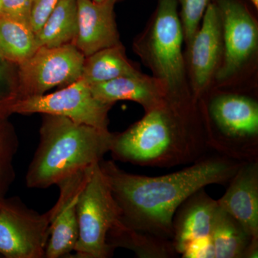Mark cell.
<instances>
[{"instance_id":"6da1fadb","label":"cell","mask_w":258,"mask_h":258,"mask_svg":"<svg viewBox=\"0 0 258 258\" xmlns=\"http://www.w3.org/2000/svg\"><path fill=\"white\" fill-rule=\"evenodd\" d=\"M242 162L217 154L207 156L181 170L159 176L131 174L113 161L102 160L106 176L125 225L172 240L176 210L198 190L230 181Z\"/></svg>"},{"instance_id":"7a4b0ae2","label":"cell","mask_w":258,"mask_h":258,"mask_svg":"<svg viewBox=\"0 0 258 258\" xmlns=\"http://www.w3.org/2000/svg\"><path fill=\"white\" fill-rule=\"evenodd\" d=\"M196 123L187 99L168 96L124 132L113 134L110 152L115 160L134 165L192 164L210 150L205 130Z\"/></svg>"},{"instance_id":"3957f363","label":"cell","mask_w":258,"mask_h":258,"mask_svg":"<svg viewBox=\"0 0 258 258\" xmlns=\"http://www.w3.org/2000/svg\"><path fill=\"white\" fill-rule=\"evenodd\" d=\"M40 142L27 172L26 185L46 189L99 164L110 152L113 134L60 115L42 114Z\"/></svg>"},{"instance_id":"277c9868","label":"cell","mask_w":258,"mask_h":258,"mask_svg":"<svg viewBox=\"0 0 258 258\" xmlns=\"http://www.w3.org/2000/svg\"><path fill=\"white\" fill-rule=\"evenodd\" d=\"M209 149L233 160L258 161V104L249 97L222 94L205 108Z\"/></svg>"},{"instance_id":"5b68a950","label":"cell","mask_w":258,"mask_h":258,"mask_svg":"<svg viewBox=\"0 0 258 258\" xmlns=\"http://www.w3.org/2000/svg\"><path fill=\"white\" fill-rule=\"evenodd\" d=\"M79 237L74 252L77 258H108L115 249L107 235L120 220V210L99 164L93 166L76 204Z\"/></svg>"},{"instance_id":"8992f818","label":"cell","mask_w":258,"mask_h":258,"mask_svg":"<svg viewBox=\"0 0 258 258\" xmlns=\"http://www.w3.org/2000/svg\"><path fill=\"white\" fill-rule=\"evenodd\" d=\"M182 25L177 12V0H158L155 18L147 42V54L158 79L169 96H181L184 80Z\"/></svg>"},{"instance_id":"52a82bcc","label":"cell","mask_w":258,"mask_h":258,"mask_svg":"<svg viewBox=\"0 0 258 258\" xmlns=\"http://www.w3.org/2000/svg\"><path fill=\"white\" fill-rule=\"evenodd\" d=\"M85 56L74 44L40 47L18 66L19 100L45 94L81 79Z\"/></svg>"},{"instance_id":"ba28073f","label":"cell","mask_w":258,"mask_h":258,"mask_svg":"<svg viewBox=\"0 0 258 258\" xmlns=\"http://www.w3.org/2000/svg\"><path fill=\"white\" fill-rule=\"evenodd\" d=\"M50 212L40 214L19 198L0 200V254L7 258L45 257Z\"/></svg>"},{"instance_id":"9c48e42d","label":"cell","mask_w":258,"mask_h":258,"mask_svg":"<svg viewBox=\"0 0 258 258\" xmlns=\"http://www.w3.org/2000/svg\"><path fill=\"white\" fill-rule=\"evenodd\" d=\"M112 106L96 99L87 83L79 79L53 93L18 100L12 106L11 114L60 115L79 124L108 130V112Z\"/></svg>"},{"instance_id":"30bf717a","label":"cell","mask_w":258,"mask_h":258,"mask_svg":"<svg viewBox=\"0 0 258 258\" xmlns=\"http://www.w3.org/2000/svg\"><path fill=\"white\" fill-rule=\"evenodd\" d=\"M224 60L217 78L225 80L242 67L257 46L255 22L247 10L234 0H220Z\"/></svg>"},{"instance_id":"8fae6325","label":"cell","mask_w":258,"mask_h":258,"mask_svg":"<svg viewBox=\"0 0 258 258\" xmlns=\"http://www.w3.org/2000/svg\"><path fill=\"white\" fill-rule=\"evenodd\" d=\"M203 18V24L189 45L190 66L197 96L208 86L223 50L222 20L218 8L209 4Z\"/></svg>"},{"instance_id":"7c38bea8","label":"cell","mask_w":258,"mask_h":258,"mask_svg":"<svg viewBox=\"0 0 258 258\" xmlns=\"http://www.w3.org/2000/svg\"><path fill=\"white\" fill-rule=\"evenodd\" d=\"M113 0H77L78 30L74 45L85 56L120 44L113 13Z\"/></svg>"},{"instance_id":"4fadbf2b","label":"cell","mask_w":258,"mask_h":258,"mask_svg":"<svg viewBox=\"0 0 258 258\" xmlns=\"http://www.w3.org/2000/svg\"><path fill=\"white\" fill-rule=\"evenodd\" d=\"M219 207L237 220L247 233L258 238V161H244L228 182Z\"/></svg>"},{"instance_id":"5bb4252c","label":"cell","mask_w":258,"mask_h":258,"mask_svg":"<svg viewBox=\"0 0 258 258\" xmlns=\"http://www.w3.org/2000/svg\"><path fill=\"white\" fill-rule=\"evenodd\" d=\"M219 205L205 188L198 190L180 205L172 221V242L181 255L193 241L210 237Z\"/></svg>"},{"instance_id":"9a60e30c","label":"cell","mask_w":258,"mask_h":258,"mask_svg":"<svg viewBox=\"0 0 258 258\" xmlns=\"http://www.w3.org/2000/svg\"><path fill=\"white\" fill-rule=\"evenodd\" d=\"M88 86L93 96L102 103L113 106L119 101L137 102L146 111L164 103L169 96L161 81L142 73Z\"/></svg>"},{"instance_id":"2e32d148","label":"cell","mask_w":258,"mask_h":258,"mask_svg":"<svg viewBox=\"0 0 258 258\" xmlns=\"http://www.w3.org/2000/svg\"><path fill=\"white\" fill-rule=\"evenodd\" d=\"M79 196L66 202L57 201L49 210L51 215L50 235L45 257H68L74 251L79 237L76 204Z\"/></svg>"},{"instance_id":"e0dca14e","label":"cell","mask_w":258,"mask_h":258,"mask_svg":"<svg viewBox=\"0 0 258 258\" xmlns=\"http://www.w3.org/2000/svg\"><path fill=\"white\" fill-rule=\"evenodd\" d=\"M107 242L115 249H129L140 258L177 257L172 240L132 228L118 220L107 235Z\"/></svg>"},{"instance_id":"ac0fdd59","label":"cell","mask_w":258,"mask_h":258,"mask_svg":"<svg viewBox=\"0 0 258 258\" xmlns=\"http://www.w3.org/2000/svg\"><path fill=\"white\" fill-rule=\"evenodd\" d=\"M139 73L129 62L120 43L86 57L81 79L88 85H92Z\"/></svg>"},{"instance_id":"d6986e66","label":"cell","mask_w":258,"mask_h":258,"mask_svg":"<svg viewBox=\"0 0 258 258\" xmlns=\"http://www.w3.org/2000/svg\"><path fill=\"white\" fill-rule=\"evenodd\" d=\"M77 30V0H60L35 33L37 46L57 47L73 44Z\"/></svg>"},{"instance_id":"ffe728a7","label":"cell","mask_w":258,"mask_h":258,"mask_svg":"<svg viewBox=\"0 0 258 258\" xmlns=\"http://www.w3.org/2000/svg\"><path fill=\"white\" fill-rule=\"evenodd\" d=\"M215 258H244L251 237L228 212L219 207L210 235Z\"/></svg>"},{"instance_id":"44dd1931","label":"cell","mask_w":258,"mask_h":258,"mask_svg":"<svg viewBox=\"0 0 258 258\" xmlns=\"http://www.w3.org/2000/svg\"><path fill=\"white\" fill-rule=\"evenodd\" d=\"M38 48L30 25L0 14V52L6 60L18 66Z\"/></svg>"},{"instance_id":"7402d4cb","label":"cell","mask_w":258,"mask_h":258,"mask_svg":"<svg viewBox=\"0 0 258 258\" xmlns=\"http://www.w3.org/2000/svg\"><path fill=\"white\" fill-rule=\"evenodd\" d=\"M19 141L14 127L8 118L0 119V199L5 198L15 180L13 159Z\"/></svg>"},{"instance_id":"603a6c76","label":"cell","mask_w":258,"mask_h":258,"mask_svg":"<svg viewBox=\"0 0 258 258\" xmlns=\"http://www.w3.org/2000/svg\"><path fill=\"white\" fill-rule=\"evenodd\" d=\"M181 5L183 32L190 45L198 32L210 0H179Z\"/></svg>"},{"instance_id":"cb8c5ba5","label":"cell","mask_w":258,"mask_h":258,"mask_svg":"<svg viewBox=\"0 0 258 258\" xmlns=\"http://www.w3.org/2000/svg\"><path fill=\"white\" fill-rule=\"evenodd\" d=\"M32 5V0H0V14L30 26Z\"/></svg>"},{"instance_id":"d4e9b609","label":"cell","mask_w":258,"mask_h":258,"mask_svg":"<svg viewBox=\"0 0 258 258\" xmlns=\"http://www.w3.org/2000/svg\"><path fill=\"white\" fill-rule=\"evenodd\" d=\"M60 0H32L30 26L36 33L46 21Z\"/></svg>"},{"instance_id":"484cf974","label":"cell","mask_w":258,"mask_h":258,"mask_svg":"<svg viewBox=\"0 0 258 258\" xmlns=\"http://www.w3.org/2000/svg\"><path fill=\"white\" fill-rule=\"evenodd\" d=\"M181 255L184 258H215L211 238L209 237L193 241L185 247Z\"/></svg>"},{"instance_id":"4316f807","label":"cell","mask_w":258,"mask_h":258,"mask_svg":"<svg viewBox=\"0 0 258 258\" xmlns=\"http://www.w3.org/2000/svg\"><path fill=\"white\" fill-rule=\"evenodd\" d=\"M258 238H252L249 243L244 258L258 257Z\"/></svg>"},{"instance_id":"83f0119b","label":"cell","mask_w":258,"mask_h":258,"mask_svg":"<svg viewBox=\"0 0 258 258\" xmlns=\"http://www.w3.org/2000/svg\"><path fill=\"white\" fill-rule=\"evenodd\" d=\"M91 1L96 3H106V2L108 1V0H91Z\"/></svg>"},{"instance_id":"f1b7e54d","label":"cell","mask_w":258,"mask_h":258,"mask_svg":"<svg viewBox=\"0 0 258 258\" xmlns=\"http://www.w3.org/2000/svg\"><path fill=\"white\" fill-rule=\"evenodd\" d=\"M250 1L252 2V4L256 8H258V0H250Z\"/></svg>"},{"instance_id":"f546056e","label":"cell","mask_w":258,"mask_h":258,"mask_svg":"<svg viewBox=\"0 0 258 258\" xmlns=\"http://www.w3.org/2000/svg\"><path fill=\"white\" fill-rule=\"evenodd\" d=\"M0 200H1V199H0Z\"/></svg>"}]
</instances>
